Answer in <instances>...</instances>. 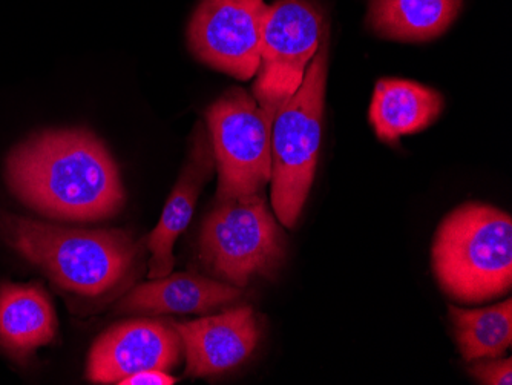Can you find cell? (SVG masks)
<instances>
[{
	"label": "cell",
	"mask_w": 512,
	"mask_h": 385,
	"mask_svg": "<svg viewBox=\"0 0 512 385\" xmlns=\"http://www.w3.org/2000/svg\"><path fill=\"white\" fill-rule=\"evenodd\" d=\"M181 339L171 323L131 320L115 324L96 339L88 356L86 378L94 384H119L143 370L177 366Z\"/></svg>",
	"instance_id": "9c48e42d"
},
{
	"label": "cell",
	"mask_w": 512,
	"mask_h": 385,
	"mask_svg": "<svg viewBox=\"0 0 512 385\" xmlns=\"http://www.w3.org/2000/svg\"><path fill=\"white\" fill-rule=\"evenodd\" d=\"M241 290L197 274H171L134 287L117 304L120 313H206L238 300Z\"/></svg>",
	"instance_id": "7c38bea8"
},
{
	"label": "cell",
	"mask_w": 512,
	"mask_h": 385,
	"mask_svg": "<svg viewBox=\"0 0 512 385\" xmlns=\"http://www.w3.org/2000/svg\"><path fill=\"white\" fill-rule=\"evenodd\" d=\"M444 109V97L421 83L382 79L376 83L368 119L381 142L424 131Z\"/></svg>",
	"instance_id": "5bb4252c"
},
{
	"label": "cell",
	"mask_w": 512,
	"mask_h": 385,
	"mask_svg": "<svg viewBox=\"0 0 512 385\" xmlns=\"http://www.w3.org/2000/svg\"><path fill=\"white\" fill-rule=\"evenodd\" d=\"M457 346L468 362L496 359L512 346V301L485 309L448 307Z\"/></svg>",
	"instance_id": "2e32d148"
},
{
	"label": "cell",
	"mask_w": 512,
	"mask_h": 385,
	"mask_svg": "<svg viewBox=\"0 0 512 385\" xmlns=\"http://www.w3.org/2000/svg\"><path fill=\"white\" fill-rule=\"evenodd\" d=\"M218 200L261 194L272 178V125L255 97L230 88L207 109Z\"/></svg>",
	"instance_id": "8992f818"
},
{
	"label": "cell",
	"mask_w": 512,
	"mask_h": 385,
	"mask_svg": "<svg viewBox=\"0 0 512 385\" xmlns=\"http://www.w3.org/2000/svg\"><path fill=\"white\" fill-rule=\"evenodd\" d=\"M200 258L215 278L237 287L270 275L284 260V237L263 195L218 200L203 221Z\"/></svg>",
	"instance_id": "5b68a950"
},
{
	"label": "cell",
	"mask_w": 512,
	"mask_h": 385,
	"mask_svg": "<svg viewBox=\"0 0 512 385\" xmlns=\"http://www.w3.org/2000/svg\"><path fill=\"white\" fill-rule=\"evenodd\" d=\"M471 376L480 384L511 385L512 359H488L486 362H477L470 369Z\"/></svg>",
	"instance_id": "e0dca14e"
},
{
	"label": "cell",
	"mask_w": 512,
	"mask_h": 385,
	"mask_svg": "<svg viewBox=\"0 0 512 385\" xmlns=\"http://www.w3.org/2000/svg\"><path fill=\"white\" fill-rule=\"evenodd\" d=\"M325 30L324 14L312 0L270 5L253 83V97L270 122L301 86Z\"/></svg>",
	"instance_id": "52a82bcc"
},
{
	"label": "cell",
	"mask_w": 512,
	"mask_h": 385,
	"mask_svg": "<svg viewBox=\"0 0 512 385\" xmlns=\"http://www.w3.org/2000/svg\"><path fill=\"white\" fill-rule=\"evenodd\" d=\"M215 169L211 137L203 123H197L192 135L191 151L166 203L157 228L149 234V280L168 277L174 269V246L177 238L188 228L198 197Z\"/></svg>",
	"instance_id": "8fae6325"
},
{
	"label": "cell",
	"mask_w": 512,
	"mask_h": 385,
	"mask_svg": "<svg viewBox=\"0 0 512 385\" xmlns=\"http://www.w3.org/2000/svg\"><path fill=\"white\" fill-rule=\"evenodd\" d=\"M56 333V310L40 284H0V349L23 361Z\"/></svg>",
	"instance_id": "4fadbf2b"
},
{
	"label": "cell",
	"mask_w": 512,
	"mask_h": 385,
	"mask_svg": "<svg viewBox=\"0 0 512 385\" xmlns=\"http://www.w3.org/2000/svg\"><path fill=\"white\" fill-rule=\"evenodd\" d=\"M0 235L57 286L83 297L114 289L137 257V246L122 231L63 228L4 214Z\"/></svg>",
	"instance_id": "7a4b0ae2"
},
{
	"label": "cell",
	"mask_w": 512,
	"mask_h": 385,
	"mask_svg": "<svg viewBox=\"0 0 512 385\" xmlns=\"http://www.w3.org/2000/svg\"><path fill=\"white\" fill-rule=\"evenodd\" d=\"M177 379L172 378L165 370H143L122 379L120 385H174Z\"/></svg>",
	"instance_id": "ac0fdd59"
},
{
	"label": "cell",
	"mask_w": 512,
	"mask_h": 385,
	"mask_svg": "<svg viewBox=\"0 0 512 385\" xmlns=\"http://www.w3.org/2000/svg\"><path fill=\"white\" fill-rule=\"evenodd\" d=\"M186 355V375H221L240 366L255 350L260 329L252 307L226 310L189 323L171 321Z\"/></svg>",
	"instance_id": "30bf717a"
},
{
	"label": "cell",
	"mask_w": 512,
	"mask_h": 385,
	"mask_svg": "<svg viewBox=\"0 0 512 385\" xmlns=\"http://www.w3.org/2000/svg\"><path fill=\"white\" fill-rule=\"evenodd\" d=\"M463 0H371L368 25L378 36L427 42L450 28Z\"/></svg>",
	"instance_id": "9a60e30c"
},
{
	"label": "cell",
	"mask_w": 512,
	"mask_h": 385,
	"mask_svg": "<svg viewBox=\"0 0 512 385\" xmlns=\"http://www.w3.org/2000/svg\"><path fill=\"white\" fill-rule=\"evenodd\" d=\"M264 0H201L188 28L192 54L214 70L250 80L260 68Z\"/></svg>",
	"instance_id": "ba28073f"
},
{
	"label": "cell",
	"mask_w": 512,
	"mask_h": 385,
	"mask_svg": "<svg viewBox=\"0 0 512 385\" xmlns=\"http://www.w3.org/2000/svg\"><path fill=\"white\" fill-rule=\"evenodd\" d=\"M329 28L298 91L276 112L272 125V206L279 223L295 228L312 189L321 146Z\"/></svg>",
	"instance_id": "277c9868"
},
{
	"label": "cell",
	"mask_w": 512,
	"mask_h": 385,
	"mask_svg": "<svg viewBox=\"0 0 512 385\" xmlns=\"http://www.w3.org/2000/svg\"><path fill=\"white\" fill-rule=\"evenodd\" d=\"M433 270L448 297L483 303L512 286L511 215L483 203H465L439 224Z\"/></svg>",
	"instance_id": "3957f363"
},
{
	"label": "cell",
	"mask_w": 512,
	"mask_h": 385,
	"mask_svg": "<svg viewBox=\"0 0 512 385\" xmlns=\"http://www.w3.org/2000/svg\"><path fill=\"white\" fill-rule=\"evenodd\" d=\"M7 183L23 205L56 220H106L125 203L114 158L86 129L43 131L20 143L7 158Z\"/></svg>",
	"instance_id": "6da1fadb"
}]
</instances>
